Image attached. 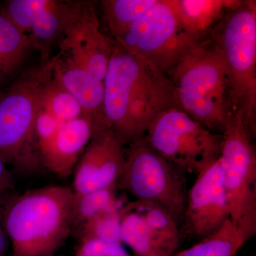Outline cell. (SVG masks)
Segmentation results:
<instances>
[{"label":"cell","instance_id":"3957f363","mask_svg":"<svg viewBox=\"0 0 256 256\" xmlns=\"http://www.w3.org/2000/svg\"><path fill=\"white\" fill-rule=\"evenodd\" d=\"M182 110L208 130L224 132L234 110L232 85L223 52L203 40L168 73Z\"/></svg>","mask_w":256,"mask_h":256},{"label":"cell","instance_id":"83f0119b","mask_svg":"<svg viewBox=\"0 0 256 256\" xmlns=\"http://www.w3.org/2000/svg\"><path fill=\"white\" fill-rule=\"evenodd\" d=\"M4 191H6V190H4V188H0V194H2Z\"/></svg>","mask_w":256,"mask_h":256},{"label":"cell","instance_id":"cb8c5ba5","mask_svg":"<svg viewBox=\"0 0 256 256\" xmlns=\"http://www.w3.org/2000/svg\"><path fill=\"white\" fill-rule=\"evenodd\" d=\"M75 256H134L128 252L122 244L96 238L80 240Z\"/></svg>","mask_w":256,"mask_h":256},{"label":"cell","instance_id":"52a82bcc","mask_svg":"<svg viewBox=\"0 0 256 256\" xmlns=\"http://www.w3.org/2000/svg\"><path fill=\"white\" fill-rule=\"evenodd\" d=\"M128 146L118 188L136 200L160 205L178 223L184 220L188 192L178 169L154 150L144 137Z\"/></svg>","mask_w":256,"mask_h":256},{"label":"cell","instance_id":"44dd1931","mask_svg":"<svg viewBox=\"0 0 256 256\" xmlns=\"http://www.w3.org/2000/svg\"><path fill=\"white\" fill-rule=\"evenodd\" d=\"M42 102V107L60 124L78 118L86 114L77 99L54 75L53 68L44 84Z\"/></svg>","mask_w":256,"mask_h":256},{"label":"cell","instance_id":"4fadbf2b","mask_svg":"<svg viewBox=\"0 0 256 256\" xmlns=\"http://www.w3.org/2000/svg\"><path fill=\"white\" fill-rule=\"evenodd\" d=\"M58 47L70 52L94 75L104 82L116 44L100 31L92 2L79 1Z\"/></svg>","mask_w":256,"mask_h":256},{"label":"cell","instance_id":"ffe728a7","mask_svg":"<svg viewBox=\"0 0 256 256\" xmlns=\"http://www.w3.org/2000/svg\"><path fill=\"white\" fill-rule=\"evenodd\" d=\"M156 0H104L102 16L111 38L117 40L138 18L150 8Z\"/></svg>","mask_w":256,"mask_h":256},{"label":"cell","instance_id":"8fae6325","mask_svg":"<svg viewBox=\"0 0 256 256\" xmlns=\"http://www.w3.org/2000/svg\"><path fill=\"white\" fill-rule=\"evenodd\" d=\"M126 144L105 122L94 124L92 137L74 170V192L80 195L118 186Z\"/></svg>","mask_w":256,"mask_h":256},{"label":"cell","instance_id":"603a6c76","mask_svg":"<svg viewBox=\"0 0 256 256\" xmlns=\"http://www.w3.org/2000/svg\"><path fill=\"white\" fill-rule=\"evenodd\" d=\"M117 188L112 186L80 195L74 193L73 230L101 210L119 202L116 197Z\"/></svg>","mask_w":256,"mask_h":256},{"label":"cell","instance_id":"5bb4252c","mask_svg":"<svg viewBox=\"0 0 256 256\" xmlns=\"http://www.w3.org/2000/svg\"><path fill=\"white\" fill-rule=\"evenodd\" d=\"M94 122L85 114L60 124L56 132L40 150L43 168L60 178L72 174L92 137Z\"/></svg>","mask_w":256,"mask_h":256},{"label":"cell","instance_id":"d6986e66","mask_svg":"<svg viewBox=\"0 0 256 256\" xmlns=\"http://www.w3.org/2000/svg\"><path fill=\"white\" fill-rule=\"evenodd\" d=\"M31 48L28 35L0 10V86L14 78Z\"/></svg>","mask_w":256,"mask_h":256},{"label":"cell","instance_id":"d4e9b609","mask_svg":"<svg viewBox=\"0 0 256 256\" xmlns=\"http://www.w3.org/2000/svg\"><path fill=\"white\" fill-rule=\"evenodd\" d=\"M60 124H62L42 107V104L41 108L37 114L34 129L38 150L54 136Z\"/></svg>","mask_w":256,"mask_h":256},{"label":"cell","instance_id":"9c48e42d","mask_svg":"<svg viewBox=\"0 0 256 256\" xmlns=\"http://www.w3.org/2000/svg\"><path fill=\"white\" fill-rule=\"evenodd\" d=\"M240 114L232 110L224 126L218 160L228 197L230 218L256 230V156Z\"/></svg>","mask_w":256,"mask_h":256},{"label":"cell","instance_id":"ba28073f","mask_svg":"<svg viewBox=\"0 0 256 256\" xmlns=\"http://www.w3.org/2000/svg\"><path fill=\"white\" fill-rule=\"evenodd\" d=\"M202 40L183 30L168 0H156L114 41L168 76Z\"/></svg>","mask_w":256,"mask_h":256},{"label":"cell","instance_id":"484cf974","mask_svg":"<svg viewBox=\"0 0 256 256\" xmlns=\"http://www.w3.org/2000/svg\"><path fill=\"white\" fill-rule=\"evenodd\" d=\"M12 186V180L10 172L6 169V165L0 158V188L4 190H9Z\"/></svg>","mask_w":256,"mask_h":256},{"label":"cell","instance_id":"f1b7e54d","mask_svg":"<svg viewBox=\"0 0 256 256\" xmlns=\"http://www.w3.org/2000/svg\"><path fill=\"white\" fill-rule=\"evenodd\" d=\"M58 256V255H57V254H55V255H52V256Z\"/></svg>","mask_w":256,"mask_h":256},{"label":"cell","instance_id":"8992f818","mask_svg":"<svg viewBox=\"0 0 256 256\" xmlns=\"http://www.w3.org/2000/svg\"><path fill=\"white\" fill-rule=\"evenodd\" d=\"M143 137L166 161L196 176L220 158L223 142V136L212 132L178 108L158 114Z\"/></svg>","mask_w":256,"mask_h":256},{"label":"cell","instance_id":"4316f807","mask_svg":"<svg viewBox=\"0 0 256 256\" xmlns=\"http://www.w3.org/2000/svg\"><path fill=\"white\" fill-rule=\"evenodd\" d=\"M1 195V194H0ZM10 245L9 238L3 226L0 210V256H4Z\"/></svg>","mask_w":256,"mask_h":256},{"label":"cell","instance_id":"7402d4cb","mask_svg":"<svg viewBox=\"0 0 256 256\" xmlns=\"http://www.w3.org/2000/svg\"><path fill=\"white\" fill-rule=\"evenodd\" d=\"M120 206L121 205L118 202L108 208L101 210L79 226L80 240L82 239L96 238L122 244L120 214Z\"/></svg>","mask_w":256,"mask_h":256},{"label":"cell","instance_id":"9a60e30c","mask_svg":"<svg viewBox=\"0 0 256 256\" xmlns=\"http://www.w3.org/2000/svg\"><path fill=\"white\" fill-rule=\"evenodd\" d=\"M54 75L78 101L94 124L106 122L104 117V82L94 76L68 50L60 48L50 58Z\"/></svg>","mask_w":256,"mask_h":256},{"label":"cell","instance_id":"6da1fadb","mask_svg":"<svg viewBox=\"0 0 256 256\" xmlns=\"http://www.w3.org/2000/svg\"><path fill=\"white\" fill-rule=\"evenodd\" d=\"M104 86V120L126 144L143 137L162 112L180 108L169 77L117 42Z\"/></svg>","mask_w":256,"mask_h":256},{"label":"cell","instance_id":"30bf717a","mask_svg":"<svg viewBox=\"0 0 256 256\" xmlns=\"http://www.w3.org/2000/svg\"><path fill=\"white\" fill-rule=\"evenodd\" d=\"M121 240L134 256H172L181 233L174 216L152 202L134 201L121 205Z\"/></svg>","mask_w":256,"mask_h":256},{"label":"cell","instance_id":"7c38bea8","mask_svg":"<svg viewBox=\"0 0 256 256\" xmlns=\"http://www.w3.org/2000/svg\"><path fill=\"white\" fill-rule=\"evenodd\" d=\"M230 218L228 197L223 172L217 160L196 175L186 194L184 222L185 232L197 238H205Z\"/></svg>","mask_w":256,"mask_h":256},{"label":"cell","instance_id":"7a4b0ae2","mask_svg":"<svg viewBox=\"0 0 256 256\" xmlns=\"http://www.w3.org/2000/svg\"><path fill=\"white\" fill-rule=\"evenodd\" d=\"M75 194L64 186L30 190L1 210L11 256L55 255L73 230Z\"/></svg>","mask_w":256,"mask_h":256},{"label":"cell","instance_id":"e0dca14e","mask_svg":"<svg viewBox=\"0 0 256 256\" xmlns=\"http://www.w3.org/2000/svg\"><path fill=\"white\" fill-rule=\"evenodd\" d=\"M178 23L186 33L198 40L224 18L230 8L236 6L237 0H168Z\"/></svg>","mask_w":256,"mask_h":256},{"label":"cell","instance_id":"5b68a950","mask_svg":"<svg viewBox=\"0 0 256 256\" xmlns=\"http://www.w3.org/2000/svg\"><path fill=\"white\" fill-rule=\"evenodd\" d=\"M228 67L234 110L240 114L252 140L256 134V3L230 8L213 32Z\"/></svg>","mask_w":256,"mask_h":256},{"label":"cell","instance_id":"ac0fdd59","mask_svg":"<svg viewBox=\"0 0 256 256\" xmlns=\"http://www.w3.org/2000/svg\"><path fill=\"white\" fill-rule=\"evenodd\" d=\"M256 232L234 224L230 218L193 246L172 256H236Z\"/></svg>","mask_w":256,"mask_h":256},{"label":"cell","instance_id":"2e32d148","mask_svg":"<svg viewBox=\"0 0 256 256\" xmlns=\"http://www.w3.org/2000/svg\"><path fill=\"white\" fill-rule=\"evenodd\" d=\"M79 1L37 0L28 36L32 48L40 52L42 64L50 60L52 46L62 40Z\"/></svg>","mask_w":256,"mask_h":256},{"label":"cell","instance_id":"277c9868","mask_svg":"<svg viewBox=\"0 0 256 256\" xmlns=\"http://www.w3.org/2000/svg\"><path fill=\"white\" fill-rule=\"evenodd\" d=\"M52 70L50 60L0 92V158L20 174H33L43 168L35 122L44 84Z\"/></svg>","mask_w":256,"mask_h":256}]
</instances>
